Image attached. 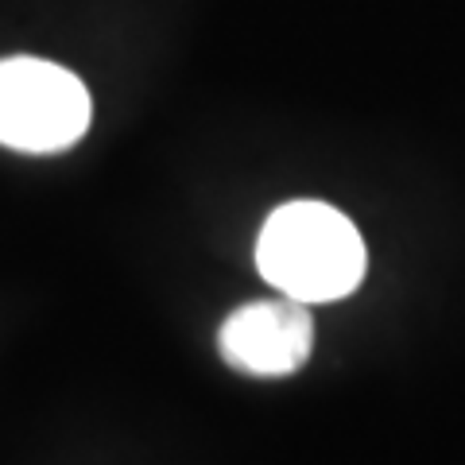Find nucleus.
<instances>
[{"label":"nucleus","mask_w":465,"mask_h":465,"mask_svg":"<svg viewBox=\"0 0 465 465\" xmlns=\"http://www.w3.org/2000/svg\"><path fill=\"white\" fill-rule=\"evenodd\" d=\"M365 241L341 210L326 202H287L256 241L260 275L299 302H333L353 295L365 280Z\"/></svg>","instance_id":"obj_1"},{"label":"nucleus","mask_w":465,"mask_h":465,"mask_svg":"<svg viewBox=\"0 0 465 465\" xmlns=\"http://www.w3.org/2000/svg\"><path fill=\"white\" fill-rule=\"evenodd\" d=\"M90 90L47 58L0 63V143L27 155L66 152L90 128Z\"/></svg>","instance_id":"obj_2"},{"label":"nucleus","mask_w":465,"mask_h":465,"mask_svg":"<svg viewBox=\"0 0 465 465\" xmlns=\"http://www.w3.org/2000/svg\"><path fill=\"white\" fill-rule=\"evenodd\" d=\"M217 349L229 369L260 376V381L299 372L314 349L311 307L291 295L244 302L217 330Z\"/></svg>","instance_id":"obj_3"}]
</instances>
